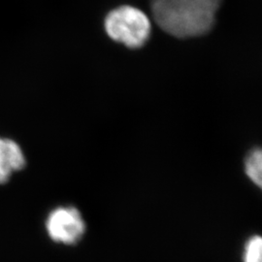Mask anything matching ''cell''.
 Segmentation results:
<instances>
[{
    "mask_svg": "<svg viewBox=\"0 0 262 262\" xmlns=\"http://www.w3.org/2000/svg\"><path fill=\"white\" fill-rule=\"evenodd\" d=\"M222 0H152L151 13L164 32L180 39L207 34L215 25Z\"/></svg>",
    "mask_w": 262,
    "mask_h": 262,
    "instance_id": "obj_1",
    "label": "cell"
},
{
    "mask_svg": "<svg viewBox=\"0 0 262 262\" xmlns=\"http://www.w3.org/2000/svg\"><path fill=\"white\" fill-rule=\"evenodd\" d=\"M104 28L113 41L128 49H139L150 39L151 23L142 10L123 5L106 15Z\"/></svg>",
    "mask_w": 262,
    "mask_h": 262,
    "instance_id": "obj_2",
    "label": "cell"
},
{
    "mask_svg": "<svg viewBox=\"0 0 262 262\" xmlns=\"http://www.w3.org/2000/svg\"><path fill=\"white\" fill-rule=\"evenodd\" d=\"M47 230L54 241L73 244L84 234V223L75 208H57L48 217Z\"/></svg>",
    "mask_w": 262,
    "mask_h": 262,
    "instance_id": "obj_3",
    "label": "cell"
},
{
    "mask_svg": "<svg viewBox=\"0 0 262 262\" xmlns=\"http://www.w3.org/2000/svg\"><path fill=\"white\" fill-rule=\"evenodd\" d=\"M25 164L26 159L19 145L0 138V184L6 183L12 173L24 168Z\"/></svg>",
    "mask_w": 262,
    "mask_h": 262,
    "instance_id": "obj_4",
    "label": "cell"
},
{
    "mask_svg": "<svg viewBox=\"0 0 262 262\" xmlns=\"http://www.w3.org/2000/svg\"><path fill=\"white\" fill-rule=\"evenodd\" d=\"M245 170L249 178L256 186L261 187L262 184V154L260 149H253L245 161Z\"/></svg>",
    "mask_w": 262,
    "mask_h": 262,
    "instance_id": "obj_5",
    "label": "cell"
},
{
    "mask_svg": "<svg viewBox=\"0 0 262 262\" xmlns=\"http://www.w3.org/2000/svg\"><path fill=\"white\" fill-rule=\"evenodd\" d=\"M245 262H262V240L259 236H254L247 243Z\"/></svg>",
    "mask_w": 262,
    "mask_h": 262,
    "instance_id": "obj_6",
    "label": "cell"
}]
</instances>
